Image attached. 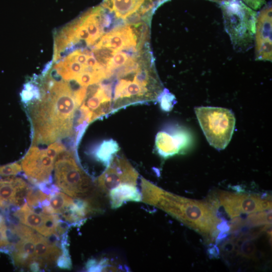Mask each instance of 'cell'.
<instances>
[{
    "mask_svg": "<svg viewBox=\"0 0 272 272\" xmlns=\"http://www.w3.org/2000/svg\"><path fill=\"white\" fill-rule=\"evenodd\" d=\"M148 203L205 235L210 241H214L219 233L217 225L222 220L206 201L181 197L158 187L152 193Z\"/></svg>",
    "mask_w": 272,
    "mask_h": 272,
    "instance_id": "cell-2",
    "label": "cell"
},
{
    "mask_svg": "<svg viewBox=\"0 0 272 272\" xmlns=\"http://www.w3.org/2000/svg\"><path fill=\"white\" fill-rule=\"evenodd\" d=\"M235 242L234 239H231L224 242L221 246L222 250L227 253H231L235 249Z\"/></svg>",
    "mask_w": 272,
    "mask_h": 272,
    "instance_id": "cell-28",
    "label": "cell"
},
{
    "mask_svg": "<svg viewBox=\"0 0 272 272\" xmlns=\"http://www.w3.org/2000/svg\"><path fill=\"white\" fill-rule=\"evenodd\" d=\"M54 180L59 190L76 198H91L93 191L91 178L78 164L74 154L60 153L54 163Z\"/></svg>",
    "mask_w": 272,
    "mask_h": 272,
    "instance_id": "cell-5",
    "label": "cell"
},
{
    "mask_svg": "<svg viewBox=\"0 0 272 272\" xmlns=\"http://www.w3.org/2000/svg\"><path fill=\"white\" fill-rule=\"evenodd\" d=\"M61 248L62 253L57 260V265L61 268L70 269L72 267V262L67 248V238L62 240Z\"/></svg>",
    "mask_w": 272,
    "mask_h": 272,
    "instance_id": "cell-22",
    "label": "cell"
},
{
    "mask_svg": "<svg viewBox=\"0 0 272 272\" xmlns=\"http://www.w3.org/2000/svg\"><path fill=\"white\" fill-rule=\"evenodd\" d=\"M102 6L112 16L124 20L151 14L157 8L153 0H104Z\"/></svg>",
    "mask_w": 272,
    "mask_h": 272,
    "instance_id": "cell-15",
    "label": "cell"
},
{
    "mask_svg": "<svg viewBox=\"0 0 272 272\" xmlns=\"http://www.w3.org/2000/svg\"><path fill=\"white\" fill-rule=\"evenodd\" d=\"M10 245L6 221L5 218L0 215V248Z\"/></svg>",
    "mask_w": 272,
    "mask_h": 272,
    "instance_id": "cell-25",
    "label": "cell"
},
{
    "mask_svg": "<svg viewBox=\"0 0 272 272\" xmlns=\"http://www.w3.org/2000/svg\"><path fill=\"white\" fill-rule=\"evenodd\" d=\"M79 107L70 85L46 77L39 99L29 109L33 145L48 144L73 134L75 114Z\"/></svg>",
    "mask_w": 272,
    "mask_h": 272,
    "instance_id": "cell-1",
    "label": "cell"
},
{
    "mask_svg": "<svg viewBox=\"0 0 272 272\" xmlns=\"http://www.w3.org/2000/svg\"><path fill=\"white\" fill-rule=\"evenodd\" d=\"M88 271H122L124 270L122 266L112 263L107 258L100 260L89 259L86 264Z\"/></svg>",
    "mask_w": 272,
    "mask_h": 272,
    "instance_id": "cell-19",
    "label": "cell"
},
{
    "mask_svg": "<svg viewBox=\"0 0 272 272\" xmlns=\"http://www.w3.org/2000/svg\"><path fill=\"white\" fill-rule=\"evenodd\" d=\"M139 25L125 24L115 27L101 36L94 49L104 48L116 52L142 48L145 34L138 31Z\"/></svg>",
    "mask_w": 272,
    "mask_h": 272,
    "instance_id": "cell-8",
    "label": "cell"
},
{
    "mask_svg": "<svg viewBox=\"0 0 272 272\" xmlns=\"http://www.w3.org/2000/svg\"><path fill=\"white\" fill-rule=\"evenodd\" d=\"M220 5L225 30L234 49L247 51L254 44L257 13L241 0H229Z\"/></svg>",
    "mask_w": 272,
    "mask_h": 272,
    "instance_id": "cell-4",
    "label": "cell"
},
{
    "mask_svg": "<svg viewBox=\"0 0 272 272\" xmlns=\"http://www.w3.org/2000/svg\"><path fill=\"white\" fill-rule=\"evenodd\" d=\"M136 185L123 183L111 189L108 194L111 208H118L127 201H142L141 193Z\"/></svg>",
    "mask_w": 272,
    "mask_h": 272,
    "instance_id": "cell-17",
    "label": "cell"
},
{
    "mask_svg": "<svg viewBox=\"0 0 272 272\" xmlns=\"http://www.w3.org/2000/svg\"><path fill=\"white\" fill-rule=\"evenodd\" d=\"M120 150L117 142L113 139L104 140L91 151V154L97 161L105 167L110 163L112 158Z\"/></svg>",
    "mask_w": 272,
    "mask_h": 272,
    "instance_id": "cell-18",
    "label": "cell"
},
{
    "mask_svg": "<svg viewBox=\"0 0 272 272\" xmlns=\"http://www.w3.org/2000/svg\"><path fill=\"white\" fill-rule=\"evenodd\" d=\"M11 223V234L18 239L12 253L13 261L16 265L29 268L31 264L36 263L35 262V250L38 232L20 223Z\"/></svg>",
    "mask_w": 272,
    "mask_h": 272,
    "instance_id": "cell-10",
    "label": "cell"
},
{
    "mask_svg": "<svg viewBox=\"0 0 272 272\" xmlns=\"http://www.w3.org/2000/svg\"><path fill=\"white\" fill-rule=\"evenodd\" d=\"M157 99L162 110L166 112L172 110L176 101L175 96L166 89L163 90Z\"/></svg>",
    "mask_w": 272,
    "mask_h": 272,
    "instance_id": "cell-21",
    "label": "cell"
},
{
    "mask_svg": "<svg viewBox=\"0 0 272 272\" xmlns=\"http://www.w3.org/2000/svg\"><path fill=\"white\" fill-rule=\"evenodd\" d=\"M31 186L22 178L13 176H0V209L5 212L19 207L26 202Z\"/></svg>",
    "mask_w": 272,
    "mask_h": 272,
    "instance_id": "cell-14",
    "label": "cell"
},
{
    "mask_svg": "<svg viewBox=\"0 0 272 272\" xmlns=\"http://www.w3.org/2000/svg\"><path fill=\"white\" fill-rule=\"evenodd\" d=\"M245 4L253 10L260 9L265 4V0H241Z\"/></svg>",
    "mask_w": 272,
    "mask_h": 272,
    "instance_id": "cell-27",
    "label": "cell"
},
{
    "mask_svg": "<svg viewBox=\"0 0 272 272\" xmlns=\"http://www.w3.org/2000/svg\"><path fill=\"white\" fill-rule=\"evenodd\" d=\"M139 174L123 157L114 156L106 169L96 180V185L103 192L108 193L112 189L123 183L137 185Z\"/></svg>",
    "mask_w": 272,
    "mask_h": 272,
    "instance_id": "cell-9",
    "label": "cell"
},
{
    "mask_svg": "<svg viewBox=\"0 0 272 272\" xmlns=\"http://www.w3.org/2000/svg\"><path fill=\"white\" fill-rule=\"evenodd\" d=\"M12 211L14 217L19 223L34 229L42 235L46 237H59L57 230L62 219L58 215L36 212L26 202L21 207L13 209Z\"/></svg>",
    "mask_w": 272,
    "mask_h": 272,
    "instance_id": "cell-11",
    "label": "cell"
},
{
    "mask_svg": "<svg viewBox=\"0 0 272 272\" xmlns=\"http://www.w3.org/2000/svg\"><path fill=\"white\" fill-rule=\"evenodd\" d=\"M166 1L167 0H153L157 7Z\"/></svg>",
    "mask_w": 272,
    "mask_h": 272,
    "instance_id": "cell-30",
    "label": "cell"
},
{
    "mask_svg": "<svg viewBox=\"0 0 272 272\" xmlns=\"http://www.w3.org/2000/svg\"><path fill=\"white\" fill-rule=\"evenodd\" d=\"M117 79L112 112L130 104L155 100L164 90L153 63Z\"/></svg>",
    "mask_w": 272,
    "mask_h": 272,
    "instance_id": "cell-3",
    "label": "cell"
},
{
    "mask_svg": "<svg viewBox=\"0 0 272 272\" xmlns=\"http://www.w3.org/2000/svg\"><path fill=\"white\" fill-rule=\"evenodd\" d=\"M209 1H211L212 2H216L219 4H221L222 3L228 1L229 0H209Z\"/></svg>",
    "mask_w": 272,
    "mask_h": 272,
    "instance_id": "cell-31",
    "label": "cell"
},
{
    "mask_svg": "<svg viewBox=\"0 0 272 272\" xmlns=\"http://www.w3.org/2000/svg\"><path fill=\"white\" fill-rule=\"evenodd\" d=\"M22 170L21 165L15 162L0 166V176L16 175Z\"/></svg>",
    "mask_w": 272,
    "mask_h": 272,
    "instance_id": "cell-24",
    "label": "cell"
},
{
    "mask_svg": "<svg viewBox=\"0 0 272 272\" xmlns=\"http://www.w3.org/2000/svg\"><path fill=\"white\" fill-rule=\"evenodd\" d=\"M239 248V253L243 256L251 258H253L256 253V247L251 240L246 239L242 241Z\"/></svg>",
    "mask_w": 272,
    "mask_h": 272,
    "instance_id": "cell-23",
    "label": "cell"
},
{
    "mask_svg": "<svg viewBox=\"0 0 272 272\" xmlns=\"http://www.w3.org/2000/svg\"><path fill=\"white\" fill-rule=\"evenodd\" d=\"M194 111L209 143L217 150L229 144L235 124L233 113L229 109L216 107H196Z\"/></svg>",
    "mask_w": 272,
    "mask_h": 272,
    "instance_id": "cell-6",
    "label": "cell"
},
{
    "mask_svg": "<svg viewBox=\"0 0 272 272\" xmlns=\"http://www.w3.org/2000/svg\"><path fill=\"white\" fill-rule=\"evenodd\" d=\"M191 143L189 132L182 127L173 126L157 133L155 148L160 156L167 159L176 154H184Z\"/></svg>",
    "mask_w": 272,
    "mask_h": 272,
    "instance_id": "cell-12",
    "label": "cell"
},
{
    "mask_svg": "<svg viewBox=\"0 0 272 272\" xmlns=\"http://www.w3.org/2000/svg\"><path fill=\"white\" fill-rule=\"evenodd\" d=\"M271 4L265 5L257 15L254 36L255 59L271 61Z\"/></svg>",
    "mask_w": 272,
    "mask_h": 272,
    "instance_id": "cell-13",
    "label": "cell"
},
{
    "mask_svg": "<svg viewBox=\"0 0 272 272\" xmlns=\"http://www.w3.org/2000/svg\"><path fill=\"white\" fill-rule=\"evenodd\" d=\"M61 253V245L58 246V240H50L38 233L35 243V262L40 268L56 263Z\"/></svg>",
    "mask_w": 272,
    "mask_h": 272,
    "instance_id": "cell-16",
    "label": "cell"
},
{
    "mask_svg": "<svg viewBox=\"0 0 272 272\" xmlns=\"http://www.w3.org/2000/svg\"><path fill=\"white\" fill-rule=\"evenodd\" d=\"M248 215L245 220V225L248 227H257L271 224V210L259 211Z\"/></svg>",
    "mask_w": 272,
    "mask_h": 272,
    "instance_id": "cell-20",
    "label": "cell"
},
{
    "mask_svg": "<svg viewBox=\"0 0 272 272\" xmlns=\"http://www.w3.org/2000/svg\"><path fill=\"white\" fill-rule=\"evenodd\" d=\"M212 246L208 249V252L210 257L217 258L219 255V250L217 246L212 244Z\"/></svg>",
    "mask_w": 272,
    "mask_h": 272,
    "instance_id": "cell-29",
    "label": "cell"
},
{
    "mask_svg": "<svg viewBox=\"0 0 272 272\" xmlns=\"http://www.w3.org/2000/svg\"><path fill=\"white\" fill-rule=\"evenodd\" d=\"M229 225L230 227L229 232L234 233L245 225V220L244 221L241 217H235L231 220Z\"/></svg>",
    "mask_w": 272,
    "mask_h": 272,
    "instance_id": "cell-26",
    "label": "cell"
},
{
    "mask_svg": "<svg viewBox=\"0 0 272 272\" xmlns=\"http://www.w3.org/2000/svg\"><path fill=\"white\" fill-rule=\"evenodd\" d=\"M65 150L64 146L58 142L50 145L45 149L32 146L21 161L22 170L36 185L40 183L51 184V175L56 159Z\"/></svg>",
    "mask_w": 272,
    "mask_h": 272,
    "instance_id": "cell-7",
    "label": "cell"
}]
</instances>
